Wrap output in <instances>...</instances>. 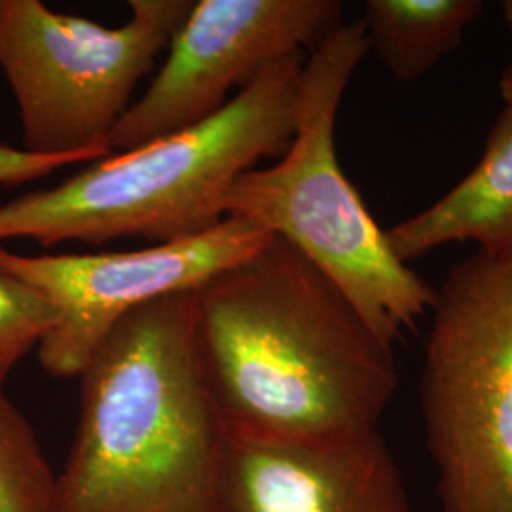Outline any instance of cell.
Returning <instances> with one entry per match:
<instances>
[{
    "instance_id": "7a4b0ae2",
    "label": "cell",
    "mask_w": 512,
    "mask_h": 512,
    "mask_svg": "<svg viewBox=\"0 0 512 512\" xmlns=\"http://www.w3.org/2000/svg\"><path fill=\"white\" fill-rule=\"evenodd\" d=\"M78 378L54 512H217L230 435L203 374L194 293L129 311Z\"/></svg>"
},
{
    "instance_id": "8fae6325",
    "label": "cell",
    "mask_w": 512,
    "mask_h": 512,
    "mask_svg": "<svg viewBox=\"0 0 512 512\" xmlns=\"http://www.w3.org/2000/svg\"><path fill=\"white\" fill-rule=\"evenodd\" d=\"M484 10L480 0H368L361 19L368 50L408 84L454 54Z\"/></svg>"
},
{
    "instance_id": "6da1fadb",
    "label": "cell",
    "mask_w": 512,
    "mask_h": 512,
    "mask_svg": "<svg viewBox=\"0 0 512 512\" xmlns=\"http://www.w3.org/2000/svg\"><path fill=\"white\" fill-rule=\"evenodd\" d=\"M203 374L232 439L340 442L380 431L393 346L342 289L272 236L194 293Z\"/></svg>"
},
{
    "instance_id": "8992f818",
    "label": "cell",
    "mask_w": 512,
    "mask_h": 512,
    "mask_svg": "<svg viewBox=\"0 0 512 512\" xmlns=\"http://www.w3.org/2000/svg\"><path fill=\"white\" fill-rule=\"evenodd\" d=\"M194 0H129L120 27L59 14L42 0H0V69L18 105L23 150L86 164L110 156L131 95Z\"/></svg>"
},
{
    "instance_id": "ba28073f",
    "label": "cell",
    "mask_w": 512,
    "mask_h": 512,
    "mask_svg": "<svg viewBox=\"0 0 512 512\" xmlns=\"http://www.w3.org/2000/svg\"><path fill=\"white\" fill-rule=\"evenodd\" d=\"M270 238L253 222L226 217L200 236L128 253L27 256L0 243V272L31 285L55 310V325L38 344L42 368L78 378L129 311L167 294L196 293Z\"/></svg>"
},
{
    "instance_id": "9c48e42d",
    "label": "cell",
    "mask_w": 512,
    "mask_h": 512,
    "mask_svg": "<svg viewBox=\"0 0 512 512\" xmlns=\"http://www.w3.org/2000/svg\"><path fill=\"white\" fill-rule=\"evenodd\" d=\"M217 512H412L380 431L340 442H228Z\"/></svg>"
},
{
    "instance_id": "2e32d148",
    "label": "cell",
    "mask_w": 512,
    "mask_h": 512,
    "mask_svg": "<svg viewBox=\"0 0 512 512\" xmlns=\"http://www.w3.org/2000/svg\"><path fill=\"white\" fill-rule=\"evenodd\" d=\"M501 12H503V19H505V23H507V27H509L512 35V0L501 2Z\"/></svg>"
},
{
    "instance_id": "9a60e30c",
    "label": "cell",
    "mask_w": 512,
    "mask_h": 512,
    "mask_svg": "<svg viewBox=\"0 0 512 512\" xmlns=\"http://www.w3.org/2000/svg\"><path fill=\"white\" fill-rule=\"evenodd\" d=\"M499 93H501V97H503L505 103H512V63L503 71V74H501Z\"/></svg>"
},
{
    "instance_id": "4fadbf2b",
    "label": "cell",
    "mask_w": 512,
    "mask_h": 512,
    "mask_svg": "<svg viewBox=\"0 0 512 512\" xmlns=\"http://www.w3.org/2000/svg\"><path fill=\"white\" fill-rule=\"evenodd\" d=\"M52 304L31 285L0 272V391L21 359L55 325Z\"/></svg>"
},
{
    "instance_id": "30bf717a",
    "label": "cell",
    "mask_w": 512,
    "mask_h": 512,
    "mask_svg": "<svg viewBox=\"0 0 512 512\" xmlns=\"http://www.w3.org/2000/svg\"><path fill=\"white\" fill-rule=\"evenodd\" d=\"M408 264L448 243L475 241L476 251L512 256V103L497 116L478 164L440 200L385 230Z\"/></svg>"
},
{
    "instance_id": "3957f363",
    "label": "cell",
    "mask_w": 512,
    "mask_h": 512,
    "mask_svg": "<svg viewBox=\"0 0 512 512\" xmlns=\"http://www.w3.org/2000/svg\"><path fill=\"white\" fill-rule=\"evenodd\" d=\"M304 65L306 55H291L202 124L0 203V243H167L211 230L224 219L220 203L234 181L260 160H279L291 145Z\"/></svg>"
},
{
    "instance_id": "277c9868",
    "label": "cell",
    "mask_w": 512,
    "mask_h": 512,
    "mask_svg": "<svg viewBox=\"0 0 512 512\" xmlns=\"http://www.w3.org/2000/svg\"><path fill=\"white\" fill-rule=\"evenodd\" d=\"M368 52L363 19L342 23L311 50L287 152L238 177L220 207L224 219L253 222L308 256L393 346L431 311L435 289L391 251L385 230L338 162V109Z\"/></svg>"
},
{
    "instance_id": "5bb4252c",
    "label": "cell",
    "mask_w": 512,
    "mask_h": 512,
    "mask_svg": "<svg viewBox=\"0 0 512 512\" xmlns=\"http://www.w3.org/2000/svg\"><path fill=\"white\" fill-rule=\"evenodd\" d=\"M74 164H86V162L80 158H69V156H38L23 148L0 143V184L2 186L31 183L52 175L57 169Z\"/></svg>"
},
{
    "instance_id": "5b68a950",
    "label": "cell",
    "mask_w": 512,
    "mask_h": 512,
    "mask_svg": "<svg viewBox=\"0 0 512 512\" xmlns=\"http://www.w3.org/2000/svg\"><path fill=\"white\" fill-rule=\"evenodd\" d=\"M429 313L420 408L440 512H512V256L459 260Z\"/></svg>"
},
{
    "instance_id": "7c38bea8",
    "label": "cell",
    "mask_w": 512,
    "mask_h": 512,
    "mask_svg": "<svg viewBox=\"0 0 512 512\" xmlns=\"http://www.w3.org/2000/svg\"><path fill=\"white\" fill-rule=\"evenodd\" d=\"M55 482L31 423L0 391V512H54Z\"/></svg>"
},
{
    "instance_id": "52a82bcc",
    "label": "cell",
    "mask_w": 512,
    "mask_h": 512,
    "mask_svg": "<svg viewBox=\"0 0 512 512\" xmlns=\"http://www.w3.org/2000/svg\"><path fill=\"white\" fill-rule=\"evenodd\" d=\"M338 0H198L169 42V54L145 95L112 129L122 154L194 128L224 109L291 55L315 50L342 25Z\"/></svg>"
}]
</instances>
